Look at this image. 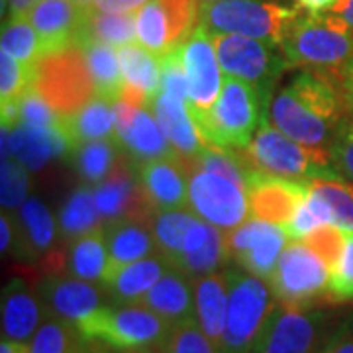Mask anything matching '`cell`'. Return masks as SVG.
Segmentation results:
<instances>
[{
  "label": "cell",
  "instance_id": "1",
  "mask_svg": "<svg viewBox=\"0 0 353 353\" xmlns=\"http://www.w3.org/2000/svg\"><path fill=\"white\" fill-rule=\"evenodd\" d=\"M267 104L250 83L226 75L222 92L208 116L194 122L204 145L245 150L267 116Z\"/></svg>",
  "mask_w": 353,
  "mask_h": 353
},
{
  "label": "cell",
  "instance_id": "2",
  "mask_svg": "<svg viewBox=\"0 0 353 353\" xmlns=\"http://www.w3.org/2000/svg\"><path fill=\"white\" fill-rule=\"evenodd\" d=\"M279 48L289 67L338 73L353 57V34L336 24L328 14H299Z\"/></svg>",
  "mask_w": 353,
  "mask_h": 353
},
{
  "label": "cell",
  "instance_id": "3",
  "mask_svg": "<svg viewBox=\"0 0 353 353\" xmlns=\"http://www.w3.org/2000/svg\"><path fill=\"white\" fill-rule=\"evenodd\" d=\"M240 153L252 171H263L301 183L340 179L332 169L330 153L306 148L287 138L281 130L267 122V116L261 120V126L255 132L252 143Z\"/></svg>",
  "mask_w": 353,
  "mask_h": 353
},
{
  "label": "cell",
  "instance_id": "4",
  "mask_svg": "<svg viewBox=\"0 0 353 353\" xmlns=\"http://www.w3.org/2000/svg\"><path fill=\"white\" fill-rule=\"evenodd\" d=\"M228 312L220 353H255L277 299L267 281L248 271H228Z\"/></svg>",
  "mask_w": 353,
  "mask_h": 353
},
{
  "label": "cell",
  "instance_id": "5",
  "mask_svg": "<svg viewBox=\"0 0 353 353\" xmlns=\"http://www.w3.org/2000/svg\"><path fill=\"white\" fill-rule=\"evenodd\" d=\"M301 8L271 0H216L201 4V26L210 34H234L281 46Z\"/></svg>",
  "mask_w": 353,
  "mask_h": 353
},
{
  "label": "cell",
  "instance_id": "6",
  "mask_svg": "<svg viewBox=\"0 0 353 353\" xmlns=\"http://www.w3.org/2000/svg\"><path fill=\"white\" fill-rule=\"evenodd\" d=\"M171 324L139 304L102 306L77 324L87 343H102L116 352H132L163 343Z\"/></svg>",
  "mask_w": 353,
  "mask_h": 353
},
{
  "label": "cell",
  "instance_id": "7",
  "mask_svg": "<svg viewBox=\"0 0 353 353\" xmlns=\"http://www.w3.org/2000/svg\"><path fill=\"white\" fill-rule=\"evenodd\" d=\"M34 88L61 118L73 116L97 97L85 55L77 46L41 55L34 69Z\"/></svg>",
  "mask_w": 353,
  "mask_h": 353
},
{
  "label": "cell",
  "instance_id": "8",
  "mask_svg": "<svg viewBox=\"0 0 353 353\" xmlns=\"http://www.w3.org/2000/svg\"><path fill=\"white\" fill-rule=\"evenodd\" d=\"M212 41L224 75L250 83L265 101H271L275 81L289 69L281 48L271 41L234 34H214Z\"/></svg>",
  "mask_w": 353,
  "mask_h": 353
},
{
  "label": "cell",
  "instance_id": "9",
  "mask_svg": "<svg viewBox=\"0 0 353 353\" xmlns=\"http://www.w3.org/2000/svg\"><path fill=\"white\" fill-rule=\"evenodd\" d=\"M332 330L328 310L277 303L255 353H322Z\"/></svg>",
  "mask_w": 353,
  "mask_h": 353
},
{
  "label": "cell",
  "instance_id": "10",
  "mask_svg": "<svg viewBox=\"0 0 353 353\" xmlns=\"http://www.w3.org/2000/svg\"><path fill=\"white\" fill-rule=\"evenodd\" d=\"M328 263L304 243H289L279 259L275 273L269 279L277 303L296 308H310L326 299L330 283Z\"/></svg>",
  "mask_w": 353,
  "mask_h": 353
},
{
  "label": "cell",
  "instance_id": "11",
  "mask_svg": "<svg viewBox=\"0 0 353 353\" xmlns=\"http://www.w3.org/2000/svg\"><path fill=\"white\" fill-rule=\"evenodd\" d=\"M201 24L199 0H150L136 14L139 46L165 57Z\"/></svg>",
  "mask_w": 353,
  "mask_h": 353
},
{
  "label": "cell",
  "instance_id": "12",
  "mask_svg": "<svg viewBox=\"0 0 353 353\" xmlns=\"http://www.w3.org/2000/svg\"><path fill=\"white\" fill-rule=\"evenodd\" d=\"M189 208L192 214L224 232L238 228L252 216L243 187L224 176L190 167Z\"/></svg>",
  "mask_w": 353,
  "mask_h": 353
},
{
  "label": "cell",
  "instance_id": "13",
  "mask_svg": "<svg viewBox=\"0 0 353 353\" xmlns=\"http://www.w3.org/2000/svg\"><path fill=\"white\" fill-rule=\"evenodd\" d=\"M183 65L189 81V101L187 108L194 122L208 116L210 108L218 101L224 79L220 75L222 67L216 55L212 36L199 24V28L181 43Z\"/></svg>",
  "mask_w": 353,
  "mask_h": 353
},
{
  "label": "cell",
  "instance_id": "14",
  "mask_svg": "<svg viewBox=\"0 0 353 353\" xmlns=\"http://www.w3.org/2000/svg\"><path fill=\"white\" fill-rule=\"evenodd\" d=\"M287 232L279 224L250 218L226 234L230 255L243 271L269 283L287 248Z\"/></svg>",
  "mask_w": 353,
  "mask_h": 353
},
{
  "label": "cell",
  "instance_id": "15",
  "mask_svg": "<svg viewBox=\"0 0 353 353\" xmlns=\"http://www.w3.org/2000/svg\"><path fill=\"white\" fill-rule=\"evenodd\" d=\"M308 190L310 183L290 181L263 171H250L245 185L250 214L252 218L285 226L303 204Z\"/></svg>",
  "mask_w": 353,
  "mask_h": 353
},
{
  "label": "cell",
  "instance_id": "16",
  "mask_svg": "<svg viewBox=\"0 0 353 353\" xmlns=\"http://www.w3.org/2000/svg\"><path fill=\"white\" fill-rule=\"evenodd\" d=\"M271 120L273 126L287 138L324 153H330L334 139L343 128L332 124L306 108L287 87L279 90L277 97L271 101Z\"/></svg>",
  "mask_w": 353,
  "mask_h": 353
},
{
  "label": "cell",
  "instance_id": "17",
  "mask_svg": "<svg viewBox=\"0 0 353 353\" xmlns=\"http://www.w3.org/2000/svg\"><path fill=\"white\" fill-rule=\"evenodd\" d=\"M94 202L106 224L122 218H141L152 222L155 212L139 185L138 171L126 161L116 163L112 173L94 189Z\"/></svg>",
  "mask_w": 353,
  "mask_h": 353
},
{
  "label": "cell",
  "instance_id": "18",
  "mask_svg": "<svg viewBox=\"0 0 353 353\" xmlns=\"http://www.w3.org/2000/svg\"><path fill=\"white\" fill-rule=\"evenodd\" d=\"M141 189L155 210L189 206V165L179 153L136 165Z\"/></svg>",
  "mask_w": 353,
  "mask_h": 353
},
{
  "label": "cell",
  "instance_id": "19",
  "mask_svg": "<svg viewBox=\"0 0 353 353\" xmlns=\"http://www.w3.org/2000/svg\"><path fill=\"white\" fill-rule=\"evenodd\" d=\"M38 292L51 314L79 324L102 308V292L94 283L61 273H48L38 283Z\"/></svg>",
  "mask_w": 353,
  "mask_h": 353
},
{
  "label": "cell",
  "instance_id": "20",
  "mask_svg": "<svg viewBox=\"0 0 353 353\" xmlns=\"http://www.w3.org/2000/svg\"><path fill=\"white\" fill-rule=\"evenodd\" d=\"M50 314L38 290L22 277H14L2 290V338L30 343Z\"/></svg>",
  "mask_w": 353,
  "mask_h": 353
},
{
  "label": "cell",
  "instance_id": "21",
  "mask_svg": "<svg viewBox=\"0 0 353 353\" xmlns=\"http://www.w3.org/2000/svg\"><path fill=\"white\" fill-rule=\"evenodd\" d=\"M88 8L79 6L75 0H41L30 12L28 20L41 39L46 53L67 50L75 46Z\"/></svg>",
  "mask_w": 353,
  "mask_h": 353
},
{
  "label": "cell",
  "instance_id": "22",
  "mask_svg": "<svg viewBox=\"0 0 353 353\" xmlns=\"http://www.w3.org/2000/svg\"><path fill=\"white\" fill-rule=\"evenodd\" d=\"M230 259L232 255L222 230L196 220L185 236L175 269L183 271L190 279H201L218 273V269H222Z\"/></svg>",
  "mask_w": 353,
  "mask_h": 353
},
{
  "label": "cell",
  "instance_id": "23",
  "mask_svg": "<svg viewBox=\"0 0 353 353\" xmlns=\"http://www.w3.org/2000/svg\"><path fill=\"white\" fill-rule=\"evenodd\" d=\"M118 59L124 79L120 99L138 108H150L161 92V57L139 43H130L118 50Z\"/></svg>",
  "mask_w": 353,
  "mask_h": 353
},
{
  "label": "cell",
  "instance_id": "24",
  "mask_svg": "<svg viewBox=\"0 0 353 353\" xmlns=\"http://www.w3.org/2000/svg\"><path fill=\"white\" fill-rule=\"evenodd\" d=\"M104 236H106V248L110 257L106 279L118 269L157 253L150 220H141V218L116 220L104 226Z\"/></svg>",
  "mask_w": 353,
  "mask_h": 353
},
{
  "label": "cell",
  "instance_id": "25",
  "mask_svg": "<svg viewBox=\"0 0 353 353\" xmlns=\"http://www.w3.org/2000/svg\"><path fill=\"white\" fill-rule=\"evenodd\" d=\"M10 153L26 169L34 171L48 163L53 157L71 155L73 148L61 126L57 128H32L28 124H18L8 134Z\"/></svg>",
  "mask_w": 353,
  "mask_h": 353
},
{
  "label": "cell",
  "instance_id": "26",
  "mask_svg": "<svg viewBox=\"0 0 353 353\" xmlns=\"http://www.w3.org/2000/svg\"><path fill=\"white\" fill-rule=\"evenodd\" d=\"M138 304L152 310L153 314H157L159 318H163L171 326L196 318L194 285L189 275H185L175 267H171Z\"/></svg>",
  "mask_w": 353,
  "mask_h": 353
},
{
  "label": "cell",
  "instance_id": "27",
  "mask_svg": "<svg viewBox=\"0 0 353 353\" xmlns=\"http://www.w3.org/2000/svg\"><path fill=\"white\" fill-rule=\"evenodd\" d=\"M55 222L48 206L39 199H28L20 206L16 222V240L12 252L22 261L41 263L53 250Z\"/></svg>",
  "mask_w": 353,
  "mask_h": 353
},
{
  "label": "cell",
  "instance_id": "28",
  "mask_svg": "<svg viewBox=\"0 0 353 353\" xmlns=\"http://www.w3.org/2000/svg\"><path fill=\"white\" fill-rule=\"evenodd\" d=\"M150 108L153 110V116L157 118L159 126L163 130L165 138L169 139L171 148L183 159H192L204 148L199 128L189 114L187 102L173 99L161 90L155 97V101L152 102Z\"/></svg>",
  "mask_w": 353,
  "mask_h": 353
},
{
  "label": "cell",
  "instance_id": "29",
  "mask_svg": "<svg viewBox=\"0 0 353 353\" xmlns=\"http://www.w3.org/2000/svg\"><path fill=\"white\" fill-rule=\"evenodd\" d=\"M171 267L173 265L167 257L155 253L118 269L104 281V285L114 301L120 304H138Z\"/></svg>",
  "mask_w": 353,
  "mask_h": 353
},
{
  "label": "cell",
  "instance_id": "30",
  "mask_svg": "<svg viewBox=\"0 0 353 353\" xmlns=\"http://www.w3.org/2000/svg\"><path fill=\"white\" fill-rule=\"evenodd\" d=\"M228 289H230V275L212 273L194 281V314L202 332L214 341L218 347L224 326H226L228 312Z\"/></svg>",
  "mask_w": 353,
  "mask_h": 353
},
{
  "label": "cell",
  "instance_id": "31",
  "mask_svg": "<svg viewBox=\"0 0 353 353\" xmlns=\"http://www.w3.org/2000/svg\"><path fill=\"white\" fill-rule=\"evenodd\" d=\"M116 141L124 152L130 153L134 165L171 157L176 153L165 138L157 118L148 112V108H138L130 126L116 134Z\"/></svg>",
  "mask_w": 353,
  "mask_h": 353
},
{
  "label": "cell",
  "instance_id": "32",
  "mask_svg": "<svg viewBox=\"0 0 353 353\" xmlns=\"http://www.w3.org/2000/svg\"><path fill=\"white\" fill-rule=\"evenodd\" d=\"M108 248L104 228L88 232L85 236L73 240L65 250V271L69 277L88 281V283H102L108 271Z\"/></svg>",
  "mask_w": 353,
  "mask_h": 353
},
{
  "label": "cell",
  "instance_id": "33",
  "mask_svg": "<svg viewBox=\"0 0 353 353\" xmlns=\"http://www.w3.org/2000/svg\"><path fill=\"white\" fill-rule=\"evenodd\" d=\"M114 104L116 101L106 97H94L79 112L63 118V130L75 150L81 143L116 138L114 126Z\"/></svg>",
  "mask_w": 353,
  "mask_h": 353
},
{
  "label": "cell",
  "instance_id": "34",
  "mask_svg": "<svg viewBox=\"0 0 353 353\" xmlns=\"http://www.w3.org/2000/svg\"><path fill=\"white\" fill-rule=\"evenodd\" d=\"M136 14H114L88 8L75 46L83 41H99L110 48H124L134 43V39H138Z\"/></svg>",
  "mask_w": 353,
  "mask_h": 353
},
{
  "label": "cell",
  "instance_id": "35",
  "mask_svg": "<svg viewBox=\"0 0 353 353\" xmlns=\"http://www.w3.org/2000/svg\"><path fill=\"white\" fill-rule=\"evenodd\" d=\"M77 48H81L85 55L88 71L97 87V94L112 99V101H120L124 79L120 71V59L114 48L99 43V41H83Z\"/></svg>",
  "mask_w": 353,
  "mask_h": 353
},
{
  "label": "cell",
  "instance_id": "36",
  "mask_svg": "<svg viewBox=\"0 0 353 353\" xmlns=\"http://www.w3.org/2000/svg\"><path fill=\"white\" fill-rule=\"evenodd\" d=\"M102 222L97 202H94V190L88 187L75 189L59 210L57 228L67 241H73L88 232L99 230Z\"/></svg>",
  "mask_w": 353,
  "mask_h": 353
},
{
  "label": "cell",
  "instance_id": "37",
  "mask_svg": "<svg viewBox=\"0 0 353 353\" xmlns=\"http://www.w3.org/2000/svg\"><path fill=\"white\" fill-rule=\"evenodd\" d=\"M118 141L116 139H99L81 143L71 152L73 167L87 185H99L112 173L118 163Z\"/></svg>",
  "mask_w": 353,
  "mask_h": 353
},
{
  "label": "cell",
  "instance_id": "38",
  "mask_svg": "<svg viewBox=\"0 0 353 353\" xmlns=\"http://www.w3.org/2000/svg\"><path fill=\"white\" fill-rule=\"evenodd\" d=\"M199 220V216L190 214L183 208L175 210H155L152 216V232L157 245V253L169 259V263L175 267L176 257L181 253L185 236L190 226Z\"/></svg>",
  "mask_w": 353,
  "mask_h": 353
},
{
  "label": "cell",
  "instance_id": "39",
  "mask_svg": "<svg viewBox=\"0 0 353 353\" xmlns=\"http://www.w3.org/2000/svg\"><path fill=\"white\" fill-rule=\"evenodd\" d=\"M87 341L73 322L50 314L28 343V353H83Z\"/></svg>",
  "mask_w": 353,
  "mask_h": 353
},
{
  "label": "cell",
  "instance_id": "40",
  "mask_svg": "<svg viewBox=\"0 0 353 353\" xmlns=\"http://www.w3.org/2000/svg\"><path fill=\"white\" fill-rule=\"evenodd\" d=\"M2 51L12 55L20 63L30 69H36V65L43 55L41 39L34 26L28 18H8L2 24Z\"/></svg>",
  "mask_w": 353,
  "mask_h": 353
},
{
  "label": "cell",
  "instance_id": "41",
  "mask_svg": "<svg viewBox=\"0 0 353 353\" xmlns=\"http://www.w3.org/2000/svg\"><path fill=\"white\" fill-rule=\"evenodd\" d=\"M190 169H201L208 171L234 181L236 185H240L245 189L248 185V175H250V167L243 161L240 152L236 150H226V148H216V145H204L201 152L196 153L192 159H187Z\"/></svg>",
  "mask_w": 353,
  "mask_h": 353
},
{
  "label": "cell",
  "instance_id": "42",
  "mask_svg": "<svg viewBox=\"0 0 353 353\" xmlns=\"http://www.w3.org/2000/svg\"><path fill=\"white\" fill-rule=\"evenodd\" d=\"M326 224H334V214L330 204L312 187L308 190L306 199L303 204L296 208V212L292 214L289 222L283 226L287 232L290 240L299 241L304 240L310 232H314L318 228L326 226Z\"/></svg>",
  "mask_w": 353,
  "mask_h": 353
},
{
  "label": "cell",
  "instance_id": "43",
  "mask_svg": "<svg viewBox=\"0 0 353 353\" xmlns=\"http://www.w3.org/2000/svg\"><path fill=\"white\" fill-rule=\"evenodd\" d=\"M310 187L328 202L334 214V224L343 232H353V185L341 179H320L312 181Z\"/></svg>",
  "mask_w": 353,
  "mask_h": 353
},
{
  "label": "cell",
  "instance_id": "44",
  "mask_svg": "<svg viewBox=\"0 0 353 353\" xmlns=\"http://www.w3.org/2000/svg\"><path fill=\"white\" fill-rule=\"evenodd\" d=\"M161 345L167 353H220L214 341L202 332L196 318L173 326Z\"/></svg>",
  "mask_w": 353,
  "mask_h": 353
},
{
  "label": "cell",
  "instance_id": "45",
  "mask_svg": "<svg viewBox=\"0 0 353 353\" xmlns=\"http://www.w3.org/2000/svg\"><path fill=\"white\" fill-rule=\"evenodd\" d=\"M326 301L343 304L353 301V232H345V245L340 259L332 267Z\"/></svg>",
  "mask_w": 353,
  "mask_h": 353
},
{
  "label": "cell",
  "instance_id": "46",
  "mask_svg": "<svg viewBox=\"0 0 353 353\" xmlns=\"http://www.w3.org/2000/svg\"><path fill=\"white\" fill-rule=\"evenodd\" d=\"M0 201H2V210L10 212L14 208H20L28 201V169L20 163L18 159H4L2 161V173H0Z\"/></svg>",
  "mask_w": 353,
  "mask_h": 353
},
{
  "label": "cell",
  "instance_id": "47",
  "mask_svg": "<svg viewBox=\"0 0 353 353\" xmlns=\"http://www.w3.org/2000/svg\"><path fill=\"white\" fill-rule=\"evenodd\" d=\"M304 245L310 248L316 255H320L326 263L330 271L340 259L343 245H345V232L336 224H326V226L318 228L314 232H310L304 238Z\"/></svg>",
  "mask_w": 353,
  "mask_h": 353
},
{
  "label": "cell",
  "instance_id": "48",
  "mask_svg": "<svg viewBox=\"0 0 353 353\" xmlns=\"http://www.w3.org/2000/svg\"><path fill=\"white\" fill-rule=\"evenodd\" d=\"M161 90L173 99L183 102L189 101V81L183 65L181 46H176L175 50L161 57Z\"/></svg>",
  "mask_w": 353,
  "mask_h": 353
},
{
  "label": "cell",
  "instance_id": "49",
  "mask_svg": "<svg viewBox=\"0 0 353 353\" xmlns=\"http://www.w3.org/2000/svg\"><path fill=\"white\" fill-rule=\"evenodd\" d=\"M20 124L32 128H57L61 126V116L32 87L20 101Z\"/></svg>",
  "mask_w": 353,
  "mask_h": 353
},
{
  "label": "cell",
  "instance_id": "50",
  "mask_svg": "<svg viewBox=\"0 0 353 353\" xmlns=\"http://www.w3.org/2000/svg\"><path fill=\"white\" fill-rule=\"evenodd\" d=\"M330 163L341 181L353 185V130L343 124L330 148Z\"/></svg>",
  "mask_w": 353,
  "mask_h": 353
},
{
  "label": "cell",
  "instance_id": "51",
  "mask_svg": "<svg viewBox=\"0 0 353 353\" xmlns=\"http://www.w3.org/2000/svg\"><path fill=\"white\" fill-rule=\"evenodd\" d=\"M322 353H353V314L334 326Z\"/></svg>",
  "mask_w": 353,
  "mask_h": 353
},
{
  "label": "cell",
  "instance_id": "52",
  "mask_svg": "<svg viewBox=\"0 0 353 353\" xmlns=\"http://www.w3.org/2000/svg\"><path fill=\"white\" fill-rule=\"evenodd\" d=\"M340 90L345 124L353 130V57L340 69Z\"/></svg>",
  "mask_w": 353,
  "mask_h": 353
},
{
  "label": "cell",
  "instance_id": "53",
  "mask_svg": "<svg viewBox=\"0 0 353 353\" xmlns=\"http://www.w3.org/2000/svg\"><path fill=\"white\" fill-rule=\"evenodd\" d=\"M150 0H97L94 8L102 12L114 14H136L139 12Z\"/></svg>",
  "mask_w": 353,
  "mask_h": 353
},
{
  "label": "cell",
  "instance_id": "54",
  "mask_svg": "<svg viewBox=\"0 0 353 353\" xmlns=\"http://www.w3.org/2000/svg\"><path fill=\"white\" fill-rule=\"evenodd\" d=\"M326 14L336 24L353 34V0H338L336 6Z\"/></svg>",
  "mask_w": 353,
  "mask_h": 353
},
{
  "label": "cell",
  "instance_id": "55",
  "mask_svg": "<svg viewBox=\"0 0 353 353\" xmlns=\"http://www.w3.org/2000/svg\"><path fill=\"white\" fill-rule=\"evenodd\" d=\"M0 232H2V253L6 255L8 252L14 250V240H16V222L12 220V216L2 212L0 218Z\"/></svg>",
  "mask_w": 353,
  "mask_h": 353
},
{
  "label": "cell",
  "instance_id": "56",
  "mask_svg": "<svg viewBox=\"0 0 353 353\" xmlns=\"http://www.w3.org/2000/svg\"><path fill=\"white\" fill-rule=\"evenodd\" d=\"M338 0H294L296 8L308 14H326L336 6Z\"/></svg>",
  "mask_w": 353,
  "mask_h": 353
},
{
  "label": "cell",
  "instance_id": "57",
  "mask_svg": "<svg viewBox=\"0 0 353 353\" xmlns=\"http://www.w3.org/2000/svg\"><path fill=\"white\" fill-rule=\"evenodd\" d=\"M41 0H8V18H28Z\"/></svg>",
  "mask_w": 353,
  "mask_h": 353
},
{
  "label": "cell",
  "instance_id": "58",
  "mask_svg": "<svg viewBox=\"0 0 353 353\" xmlns=\"http://www.w3.org/2000/svg\"><path fill=\"white\" fill-rule=\"evenodd\" d=\"M0 353H28V343H18V341H10L6 340V338H2Z\"/></svg>",
  "mask_w": 353,
  "mask_h": 353
},
{
  "label": "cell",
  "instance_id": "59",
  "mask_svg": "<svg viewBox=\"0 0 353 353\" xmlns=\"http://www.w3.org/2000/svg\"><path fill=\"white\" fill-rule=\"evenodd\" d=\"M118 353H167L161 343L150 345V347H141V350H132V352H118Z\"/></svg>",
  "mask_w": 353,
  "mask_h": 353
},
{
  "label": "cell",
  "instance_id": "60",
  "mask_svg": "<svg viewBox=\"0 0 353 353\" xmlns=\"http://www.w3.org/2000/svg\"><path fill=\"white\" fill-rule=\"evenodd\" d=\"M75 2L83 8H94V4H97V0H75Z\"/></svg>",
  "mask_w": 353,
  "mask_h": 353
},
{
  "label": "cell",
  "instance_id": "61",
  "mask_svg": "<svg viewBox=\"0 0 353 353\" xmlns=\"http://www.w3.org/2000/svg\"><path fill=\"white\" fill-rule=\"evenodd\" d=\"M0 4H2L0 12H2V18H4V16H6V10H8V0H0Z\"/></svg>",
  "mask_w": 353,
  "mask_h": 353
},
{
  "label": "cell",
  "instance_id": "62",
  "mask_svg": "<svg viewBox=\"0 0 353 353\" xmlns=\"http://www.w3.org/2000/svg\"><path fill=\"white\" fill-rule=\"evenodd\" d=\"M201 4H206V2H216V0H199Z\"/></svg>",
  "mask_w": 353,
  "mask_h": 353
}]
</instances>
